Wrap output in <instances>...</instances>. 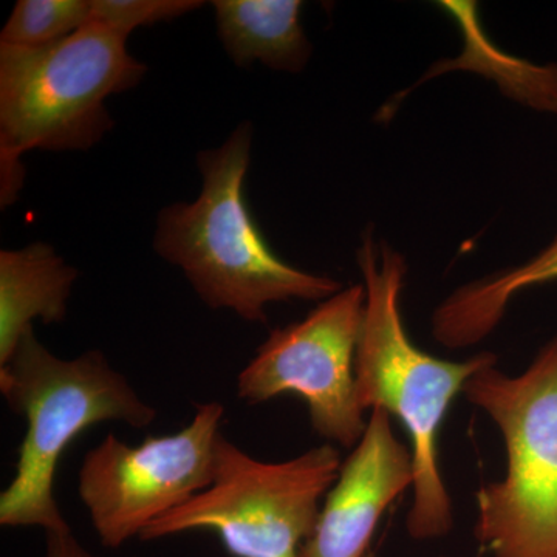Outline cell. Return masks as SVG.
Listing matches in <instances>:
<instances>
[{
  "mask_svg": "<svg viewBox=\"0 0 557 557\" xmlns=\"http://www.w3.org/2000/svg\"><path fill=\"white\" fill-rule=\"evenodd\" d=\"M412 485L410 448L386 410H370L364 435L341 465L299 557H368L384 512Z\"/></svg>",
  "mask_w": 557,
  "mask_h": 557,
  "instance_id": "9c48e42d",
  "label": "cell"
},
{
  "mask_svg": "<svg viewBox=\"0 0 557 557\" xmlns=\"http://www.w3.org/2000/svg\"><path fill=\"white\" fill-rule=\"evenodd\" d=\"M357 260L366 289L355 358L358 403L364 412L386 410L408 431L413 458L408 531L417 541L442 537L453 528V507L440 472V431L469 379L497 357L482 351L467 361H448L418 348L399 306L408 273L405 256L376 239L369 226L362 231Z\"/></svg>",
  "mask_w": 557,
  "mask_h": 557,
  "instance_id": "6da1fadb",
  "label": "cell"
},
{
  "mask_svg": "<svg viewBox=\"0 0 557 557\" xmlns=\"http://www.w3.org/2000/svg\"><path fill=\"white\" fill-rule=\"evenodd\" d=\"M225 408L197 405L188 426L137 446L113 434L86 454L78 494L101 544L120 548L211 485Z\"/></svg>",
  "mask_w": 557,
  "mask_h": 557,
  "instance_id": "52a82bcc",
  "label": "cell"
},
{
  "mask_svg": "<svg viewBox=\"0 0 557 557\" xmlns=\"http://www.w3.org/2000/svg\"><path fill=\"white\" fill-rule=\"evenodd\" d=\"M212 9L223 49L239 67L260 62L299 73L309 64L313 47L300 24L299 0H218Z\"/></svg>",
  "mask_w": 557,
  "mask_h": 557,
  "instance_id": "8fae6325",
  "label": "cell"
},
{
  "mask_svg": "<svg viewBox=\"0 0 557 557\" xmlns=\"http://www.w3.org/2000/svg\"><path fill=\"white\" fill-rule=\"evenodd\" d=\"M341 465L330 443L289 460L262 461L222 434L211 485L150 523L139 539L211 531L233 557H299Z\"/></svg>",
  "mask_w": 557,
  "mask_h": 557,
  "instance_id": "8992f818",
  "label": "cell"
},
{
  "mask_svg": "<svg viewBox=\"0 0 557 557\" xmlns=\"http://www.w3.org/2000/svg\"><path fill=\"white\" fill-rule=\"evenodd\" d=\"M251 141L247 121L218 149L199 153V197L161 209L153 249L183 271L209 309L265 324L271 304L322 302L344 287L336 278L289 265L263 237L245 197Z\"/></svg>",
  "mask_w": 557,
  "mask_h": 557,
  "instance_id": "7a4b0ae2",
  "label": "cell"
},
{
  "mask_svg": "<svg viewBox=\"0 0 557 557\" xmlns=\"http://www.w3.org/2000/svg\"><path fill=\"white\" fill-rule=\"evenodd\" d=\"M91 0H20L0 33V46L42 47L67 38L90 20Z\"/></svg>",
  "mask_w": 557,
  "mask_h": 557,
  "instance_id": "4fadbf2b",
  "label": "cell"
},
{
  "mask_svg": "<svg viewBox=\"0 0 557 557\" xmlns=\"http://www.w3.org/2000/svg\"><path fill=\"white\" fill-rule=\"evenodd\" d=\"M46 539V557H94L79 544L78 539L73 536L72 530L49 531Z\"/></svg>",
  "mask_w": 557,
  "mask_h": 557,
  "instance_id": "9a60e30c",
  "label": "cell"
},
{
  "mask_svg": "<svg viewBox=\"0 0 557 557\" xmlns=\"http://www.w3.org/2000/svg\"><path fill=\"white\" fill-rule=\"evenodd\" d=\"M507 446L505 479L478 493L480 544L493 557H557V336L519 376L494 364L463 388Z\"/></svg>",
  "mask_w": 557,
  "mask_h": 557,
  "instance_id": "5b68a950",
  "label": "cell"
},
{
  "mask_svg": "<svg viewBox=\"0 0 557 557\" xmlns=\"http://www.w3.org/2000/svg\"><path fill=\"white\" fill-rule=\"evenodd\" d=\"M557 281V236L539 255L450 293L432 314V333L442 346L467 348L491 335L508 304L522 289Z\"/></svg>",
  "mask_w": 557,
  "mask_h": 557,
  "instance_id": "7c38bea8",
  "label": "cell"
},
{
  "mask_svg": "<svg viewBox=\"0 0 557 557\" xmlns=\"http://www.w3.org/2000/svg\"><path fill=\"white\" fill-rule=\"evenodd\" d=\"M78 274L46 242L0 251V368L33 322L64 321Z\"/></svg>",
  "mask_w": 557,
  "mask_h": 557,
  "instance_id": "30bf717a",
  "label": "cell"
},
{
  "mask_svg": "<svg viewBox=\"0 0 557 557\" xmlns=\"http://www.w3.org/2000/svg\"><path fill=\"white\" fill-rule=\"evenodd\" d=\"M127 36L89 20L42 47L0 46V203L24 185L28 150H87L113 126L106 101L141 83Z\"/></svg>",
  "mask_w": 557,
  "mask_h": 557,
  "instance_id": "3957f363",
  "label": "cell"
},
{
  "mask_svg": "<svg viewBox=\"0 0 557 557\" xmlns=\"http://www.w3.org/2000/svg\"><path fill=\"white\" fill-rule=\"evenodd\" d=\"M364 304V285H351L302 321L273 330L237 376V397L256 406L296 395L319 437L355 448L368 426L355 376Z\"/></svg>",
  "mask_w": 557,
  "mask_h": 557,
  "instance_id": "ba28073f",
  "label": "cell"
},
{
  "mask_svg": "<svg viewBox=\"0 0 557 557\" xmlns=\"http://www.w3.org/2000/svg\"><path fill=\"white\" fill-rule=\"evenodd\" d=\"M0 392L27 421L16 474L0 494V525L9 528L70 530L54 498V479L73 440L104 421L145 429L159 416L102 351L62 359L33 329L0 368Z\"/></svg>",
  "mask_w": 557,
  "mask_h": 557,
  "instance_id": "277c9868",
  "label": "cell"
},
{
  "mask_svg": "<svg viewBox=\"0 0 557 557\" xmlns=\"http://www.w3.org/2000/svg\"><path fill=\"white\" fill-rule=\"evenodd\" d=\"M201 7L200 0H91L90 20L129 38L135 28L178 20Z\"/></svg>",
  "mask_w": 557,
  "mask_h": 557,
  "instance_id": "5bb4252c",
  "label": "cell"
}]
</instances>
